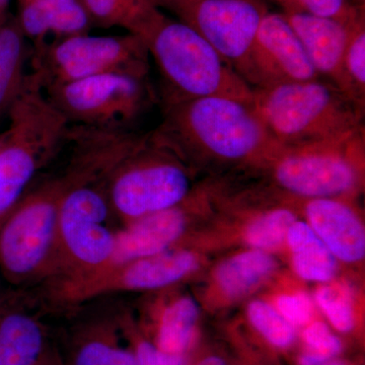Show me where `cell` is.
Wrapping results in <instances>:
<instances>
[{"label":"cell","mask_w":365,"mask_h":365,"mask_svg":"<svg viewBox=\"0 0 365 365\" xmlns=\"http://www.w3.org/2000/svg\"><path fill=\"white\" fill-rule=\"evenodd\" d=\"M133 35L160 71L165 103L225 96L253 103L255 88L200 34L153 6Z\"/></svg>","instance_id":"cell-1"},{"label":"cell","mask_w":365,"mask_h":365,"mask_svg":"<svg viewBox=\"0 0 365 365\" xmlns=\"http://www.w3.org/2000/svg\"><path fill=\"white\" fill-rule=\"evenodd\" d=\"M163 106V122L153 133L177 155L237 163L270 155L278 146L253 103L212 96Z\"/></svg>","instance_id":"cell-2"},{"label":"cell","mask_w":365,"mask_h":365,"mask_svg":"<svg viewBox=\"0 0 365 365\" xmlns=\"http://www.w3.org/2000/svg\"><path fill=\"white\" fill-rule=\"evenodd\" d=\"M253 106L281 146L333 140L364 129V109L321 78L255 88Z\"/></svg>","instance_id":"cell-3"},{"label":"cell","mask_w":365,"mask_h":365,"mask_svg":"<svg viewBox=\"0 0 365 365\" xmlns=\"http://www.w3.org/2000/svg\"><path fill=\"white\" fill-rule=\"evenodd\" d=\"M9 113L11 123L0 135V222L59 153L71 128L32 73Z\"/></svg>","instance_id":"cell-4"},{"label":"cell","mask_w":365,"mask_h":365,"mask_svg":"<svg viewBox=\"0 0 365 365\" xmlns=\"http://www.w3.org/2000/svg\"><path fill=\"white\" fill-rule=\"evenodd\" d=\"M69 185L58 212V270L62 278L78 277L109 265L116 244L110 227L114 215L108 195L110 174L68 165Z\"/></svg>","instance_id":"cell-5"},{"label":"cell","mask_w":365,"mask_h":365,"mask_svg":"<svg viewBox=\"0 0 365 365\" xmlns=\"http://www.w3.org/2000/svg\"><path fill=\"white\" fill-rule=\"evenodd\" d=\"M66 175L26 194L0 222V272L13 285L59 274L58 212Z\"/></svg>","instance_id":"cell-6"},{"label":"cell","mask_w":365,"mask_h":365,"mask_svg":"<svg viewBox=\"0 0 365 365\" xmlns=\"http://www.w3.org/2000/svg\"><path fill=\"white\" fill-rule=\"evenodd\" d=\"M176 155L153 131L145 134L110 176L108 195L113 213L129 223L184 202L191 192V180Z\"/></svg>","instance_id":"cell-7"},{"label":"cell","mask_w":365,"mask_h":365,"mask_svg":"<svg viewBox=\"0 0 365 365\" xmlns=\"http://www.w3.org/2000/svg\"><path fill=\"white\" fill-rule=\"evenodd\" d=\"M46 95L73 126L132 130L157 102L150 76L111 73L48 86Z\"/></svg>","instance_id":"cell-8"},{"label":"cell","mask_w":365,"mask_h":365,"mask_svg":"<svg viewBox=\"0 0 365 365\" xmlns=\"http://www.w3.org/2000/svg\"><path fill=\"white\" fill-rule=\"evenodd\" d=\"M32 60V74L43 88L103 74L150 76V71L148 48L140 38L129 33L73 36L33 48Z\"/></svg>","instance_id":"cell-9"},{"label":"cell","mask_w":365,"mask_h":365,"mask_svg":"<svg viewBox=\"0 0 365 365\" xmlns=\"http://www.w3.org/2000/svg\"><path fill=\"white\" fill-rule=\"evenodd\" d=\"M364 129L351 135L322 143L281 146L274 177L281 188L302 198H338L356 188L359 169L354 155L364 148Z\"/></svg>","instance_id":"cell-10"},{"label":"cell","mask_w":365,"mask_h":365,"mask_svg":"<svg viewBox=\"0 0 365 365\" xmlns=\"http://www.w3.org/2000/svg\"><path fill=\"white\" fill-rule=\"evenodd\" d=\"M195 30L244 78L255 38L268 13L261 0H155ZM245 79V78H244Z\"/></svg>","instance_id":"cell-11"},{"label":"cell","mask_w":365,"mask_h":365,"mask_svg":"<svg viewBox=\"0 0 365 365\" xmlns=\"http://www.w3.org/2000/svg\"><path fill=\"white\" fill-rule=\"evenodd\" d=\"M309 57L284 14L262 19L244 78L253 88L318 78Z\"/></svg>","instance_id":"cell-12"},{"label":"cell","mask_w":365,"mask_h":365,"mask_svg":"<svg viewBox=\"0 0 365 365\" xmlns=\"http://www.w3.org/2000/svg\"><path fill=\"white\" fill-rule=\"evenodd\" d=\"M282 14L299 37L319 78L330 81L338 88L350 28L356 19L351 23L345 24L309 14Z\"/></svg>","instance_id":"cell-13"},{"label":"cell","mask_w":365,"mask_h":365,"mask_svg":"<svg viewBox=\"0 0 365 365\" xmlns=\"http://www.w3.org/2000/svg\"><path fill=\"white\" fill-rule=\"evenodd\" d=\"M181 204L138 218L127 223L124 230L116 232L114 254L106 268L140 260L170 250L173 244L179 241L186 228V215Z\"/></svg>","instance_id":"cell-14"},{"label":"cell","mask_w":365,"mask_h":365,"mask_svg":"<svg viewBox=\"0 0 365 365\" xmlns=\"http://www.w3.org/2000/svg\"><path fill=\"white\" fill-rule=\"evenodd\" d=\"M306 215L309 227L335 258L349 263L364 258V225L347 204L338 198L311 199Z\"/></svg>","instance_id":"cell-15"},{"label":"cell","mask_w":365,"mask_h":365,"mask_svg":"<svg viewBox=\"0 0 365 365\" xmlns=\"http://www.w3.org/2000/svg\"><path fill=\"white\" fill-rule=\"evenodd\" d=\"M16 21L33 48L85 35L93 28L79 0H33L21 6Z\"/></svg>","instance_id":"cell-16"},{"label":"cell","mask_w":365,"mask_h":365,"mask_svg":"<svg viewBox=\"0 0 365 365\" xmlns=\"http://www.w3.org/2000/svg\"><path fill=\"white\" fill-rule=\"evenodd\" d=\"M45 352L46 333L39 319L0 297V365H37Z\"/></svg>","instance_id":"cell-17"},{"label":"cell","mask_w":365,"mask_h":365,"mask_svg":"<svg viewBox=\"0 0 365 365\" xmlns=\"http://www.w3.org/2000/svg\"><path fill=\"white\" fill-rule=\"evenodd\" d=\"M287 240L295 273L300 278L314 282H328L335 277L337 272L335 256L314 234L309 223L295 220Z\"/></svg>","instance_id":"cell-18"},{"label":"cell","mask_w":365,"mask_h":365,"mask_svg":"<svg viewBox=\"0 0 365 365\" xmlns=\"http://www.w3.org/2000/svg\"><path fill=\"white\" fill-rule=\"evenodd\" d=\"M26 39L18 21L0 26V114L9 113L28 81Z\"/></svg>","instance_id":"cell-19"},{"label":"cell","mask_w":365,"mask_h":365,"mask_svg":"<svg viewBox=\"0 0 365 365\" xmlns=\"http://www.w3.org/2000/svg\"><path fill=\"white\" fill-rule=\"evenodd\" d=\"M275 267V260L265 252H244L222 262L216 269L215 280L223 294L235 299L261 284Z\"/></svg>","instance_id":"cell-20"},{"label":"cell","mask_w":365,"mask_h":365,"mask_svg":"<svg viewBox=\"0 0 365 365\" xmlns=\"http://www.w3.org/2000/svg\"><path fill=\"white\" fill-rule=\"evenodd\" d=\"M198 319L199 307L191 297H180L170 302L160 316L155 346L170 354L184 355Z\"/></svg>","instance_id":"cell-21"},{"label":"cell","mask_w":365,"mask_h":365,"mask_svg":"<svg viewBox=\"0 0 365 365\" xmlns=\"http://www.w3.org/2000/svg\"><path fill=\"white\" fill-rule=\"evenodd\" d=\"M338 88L352 102L364 109L365 23L364 16L353 21L343 59Z\"/></svg>","instance_id":"cell-22"},{"label":"cell","mask_w":365,"mask_h":365,"mask_svg":"<svg viewBox=\"0 0 365 365\" xmlns=\"http://www.w3.org/2000/svg\"><path fill=\"white\" fill-rule=\"evenodd\" d=\"M91 25L98 28L125 29L132 34L144 14L155 4L146 0H79Z\"/></svg>","instance_id":"cell-23"},{"label":"cell","mask_w":365,"mask_h":365,"mask_svg":"<svg viewBox=\"0 0 365 365\" xmlns=\"http://www.w3.org/2000/svg\"><path fill=\"white\" fill-rule=\"evenodd\" d=\"M71 365H138L133 351L118 344L108 333L88 336L76 348Z\"/></svg>","instance_id":"cell-24"},{"label":"cell","mask_w":365,"mask_h":365,"mask_svg":"<svg viewBox=\"0 0 365 365\" xmlns=\"http://www.w3.org/2000/svg\"><path fill=\"white\" fill-rule=\"evenodd\" d=\"M295 220L294 213L290 209H273L250 223L245 237L250 246L260 251L279 248Z\"/></svg>","instance_id":"cell-25"},{"label":"cell","mask_w":365,"mask_h":365,"mask_svg":"<svg viewBox=\"0 0 365 365\" xmlns=\"http://www.w3.org/2000/svg\"><path fill=\"white\" fill-rule=\"evenodd\" d=\"M283 13H304L351 23L364 14V0H273Z\"/></svg>","instance_id":"cell-26"},{"label":"cell","mask_w":365,"mask_h":365,"mask_svg":"<svg viewBox=\"0 0 365 365\" xmlns=\"http://www.w3.org/2000/svg\"><path fill=\"white\" fill-rule=\"evenodd\" d=\"M248 317L256 330L276 347L287 348L294 342V326L267 302L261 300L251 302L248 307Z\"/></svg>","instance_id":"cell-27"},{"label":"cell","mask_w":365,"mask_h":365,"mask_svg":"<svg viewBox=\"0 0 365 365\" xmlns=\"http://www.w3.org/2000/svg\"><path fill=\"white\" fill-rule=\"evenodd\" d=\"M316 302L338 331L350 332L354 327V314L349 294L344 289L323 287L316 292Z\"/></svg>","instance_id":"cell-28"},{"label":"cell","mask_w":365,"mask_h":365,"mask_svg":"<svg viewBox=\"0 0 365 365\" xmlns=\"http://www.w3.org/2000/svg\"><path fill=\"white\" fill-rule=\"evenodd\" d=\"M304 339L309 351L302 355L300 365H319L336 356L342 349L339 338L331 333L326 324H311L304 332Z\"/></svg>","instance_id":"cell-29"},{"label":"cell","mask_w":365,"mask_h":365,"mask_svg":"<svg viewBox=\"0 0 365 365\" xmlns=\"http://www.w3.org/2000/svg\"><path fill=\"white\" fill-rule=\"evenodd\" d=\"M276 304L281 316L292 326L307 325L313 316V302L306 294L281 295Z\"/></svg>","instance_id":"cell-30"},{"label":"cell","mask_w":365,"mask_h":365,"mask_svg":"<svg viewBox=\"0 0 365 365\" xmlns=\"http://www.w3.org/2000/svg\"><path fill=\"white\" fill-rule=\"evenodd\" d=\"M133 353L138 365H187L184 355L163 352L148 341L137 343Z\"/></svg>","instance_id":"cell-31"},{"label":"cell","mask_w":365,"mask_h":365,"mask_svg":"<svg viewBox=\"0 0 365 365\" xmlns=\"http://www.w3.org/2000/svg\"><path fill=\"white\" fill-rule=\"evenodd\" d=\"M9 0H0V26L4 24L7 7H9Z\"/></svg>","instance_id":"cell-32"},{"label":"cell","mask_w":365,"mask_h":365,"mask_svg":"<svg viewBox=\"0 0 365 365\" xmlns=\"http://www.w3.org/2000/svg\"><path fill=\"white\" fill-rule=\"evenodd\" d=\"M37 365H60L59 362L51 357V355L48 354L47 352L43 355L42 359L38 362Z\"/></svg>","instance_id":"cell-33"},{"label":"cell","mask_w":365,"mask_h":365,"mask_svg":"<svg viewBox=\"0 0 365 365\" xmlns=\"http://www.w3.org/2000/svg\"><path fill=\"white\" fill-rule=\"evenodd\" d=\"M198 365H225L222 359L220 357H208V359L202 360Z\"/></svg>","instance_id":"cell-34"},{"label":"cell","mask_w":365,"mask_h":365,"mask_svg":"<svg viewBox=\"0 0 365 365\" xmlns=\"http://www.w3.org/2000/svg\"><path fill=\"white\" fill-rule=\"evenodd\" d=\"M319 365H345V364H340V362H325V364H322Z\"/></svg>","instance_id":"cell-35"},{"label":"cell","mask_w":365,"mask_h":365,"mask_svg":"<svg viewBox=\"0 0 365 365\" xmlns=\"http://www.w3.org/2000/svg\"><path fill=\"white\" fill-rule=\"evenodd\" d=\"M20 1V6H24V4H29V2L33 1V0H19Z\"/></svg>","instance_id":"cell-36"},{"label":"cell","mask_w":365,"mask_h":365,"mask_svg":"<svg viewBox=\"0 0 365 365\" xmlns=\"http://www.w3.org/2000/svg\"><path fill=\"white\" fill-rule=\"evenodd\" d=\"M146 1H150L151 4H155V6H157V2H155V0H146Z\"/></svg>","instance_id":"cell-37"}]
</instances>
